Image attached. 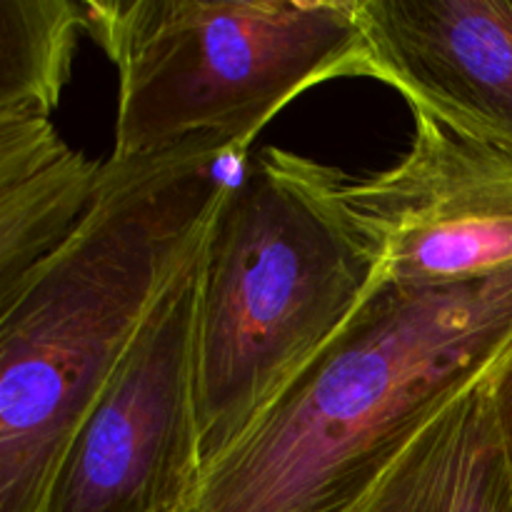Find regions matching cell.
<instances>
[{
  "mask_svg": "<svg viewBox=\"0 0 512 512\" xmlns=\"http://www.w3.org/2000/svg\"><path fill=\"white\" fill-rule=\"evenodd\" d=\"M512 350V268L450 288L380 278L355 318L200 473L183 512H358Z\"/></svg>",
  "mask_w": 512,
  "mask_h": 512,
  "instance_id": "obj_1",
  "label": "cell"
},
{
  "mask_svg": "<svg viewBox=\"0 0 512 512\" xmlns=\"http://www.w3.org/2000/svg\"><path fill=\"white\" fill-rule=\"evenodd\" d=\"M235 155L198 138L105 160L98 198L60 248L0 295V512H35L70 433L198 258Z\"/></svg>",
  "mask_w": 512,
  "mask_h": 512,
  "instance_id": "obj_2",
  "label": "cell"
},
{
  "mask_svg": "<svg viewBox=\"0 0 512 512\" xmlns=\"http://www.w3.org/2000/svg\"><path fill=\"white\" fill-rule=\"evenodd\" d=\"M345 185L335 168L265 148L210 220L195 300L203 470L248 433L380 283L378 250Z\"/></svg>",
  "mask_w": 512,
  "mask_h": 512,
  "instance_id": "obj_3",
  "label": "cell"
},
{
  "mask_svg": "<svg viewBox=\"0 0 512 512\" xmlns=\"http://www.w3.org/2000/svg\"><path fill=\"white\" fill-rule=\"evenodd\" d=\"M85 33L118 68L110 158L218 138L235 155L318 83L368 75L358 0L83 3Z\"/></svg>",
  "mask_w": 512,
  "mask_h": 512,
  "instance_id": "obj_4",
  "label": "cell"
},
{
  "mask_svg": "<svg viewBox=\"0 0 512 512\" xmlns=\"http://www.w3.org/2000/svg\"><path fill=\"white\" fill-rule=\"evenodd\" d=\"M198 258L160 295L75 425L35 512L185 510L203 470L195 410Z\"/></svg>",
  "mask_w": 512,
  "mask_h": 512,
  "instance_id": "obj_5",
  "label": "cell"
},
{
  "mask_svg": "<svg viewBox=\"0 0 512 512\" xmlns=\"http://www.w3.org/2000/svg\"><path fill=\"white\" fill-rule=\"evenodd\" d=\"M415 115L413 143L390 170L345 185L380 258V278L450 288L512 268V150Z\"/></svg>",
  "mask_w": 512,
  "mask_h": 512,
  "instance_id": "obj_6",
  "label": "cell"
},
{
  "mask_svg": "<svg viewBox=\"0 0 512 512\" xmlns=\"http://www.w3.org/2000/svg\"><path fill=\"white\" fill-rule=\"evenodd\" d=\"M373 78L455 133L512 150V0H358Z\"/></svg>",
  "mask_w": 512,
  "mask_h": 512,
  "instance_id": "obj_7",
  "label": "cell"
},
{
  "mask_svg": "<svg viewBox=\"0 0 512 512\" xmlns=\"http://www.w3.org/2000/svg\"><path fill=\"white\" fill-rule=\"evenodd\" d=\"M103 168L70 148L45 115L0 113V295L83 223Z\"/></svg>",
  "mask_w": 512,
  "mask_h": 512,
  "instance_id": "obj_8",
  "label": "cell"
},
{
  "mask_svg": "<svg viewBox=\"0 0 512 512\" xmlns=\"http://www.w3.org/2000/svg\"><path fill=\"white\" fill-rule=\"evenodd\" d=\"M485 380L418 435L358 512H512V473Z\"/></svg>",
  "mask_w": 512,
  "mask_h": 512,
  "instance_id": "obj_9",
  "label": "cell"
},
{
  "mask_svg": "<svg viewBox=\"0 0 512 512\" xmlns=\"http://www.w3.org/2000/svg\"><path fill=\"white\" fill-rule=\"evenodd\" d=\"M83 3L0 0V113L50 118L73 68Z\"/></svg>",
  "mask_w": 512,
  "mask_h": 512,
  "instance_id": "obj_10",
  "label": "cell"
},
{
  "mask_svg": "<svg viewBox=\"0 0 512 512\" xmlns=\"http://www.w3.org/2000/svg\"><path fill=\"white\" fill-rule=\"evenodd\" d=\"M485 388H488L495 428H498L500 443H503L505 458H508L512 473V350L505 355L503 363L490 373V378L485 380Z\"/></svg>",
  "mask_w": 512,
  "mask_h": 512,
  "instance_id": "obj_11",
  "label": "cell"
}]
</instances>
